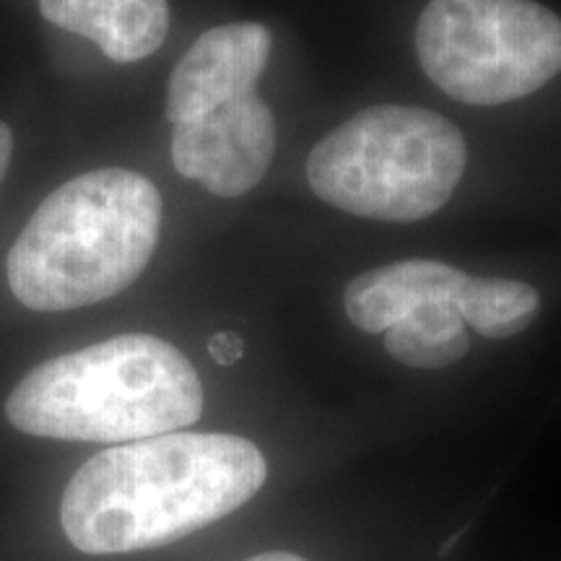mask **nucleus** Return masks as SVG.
I'll list each match as a JSON object with an SVG mask.
<instances>
[{
  "label": "nucleus",
  "mask_w": 561,
  "mask_h": 561,
  "mask_svg": "<svg viewBox=\"0 0 561 561\" xmlns=\"http://www.w3.org/2000/svg\"><path fill=\"white\" fill-rule=\"evenodd\" d=\"M268 479L250 439L170 432L110 447L68 481L60 523L89 557L159 549L248 504Z\"/></svg>",
  "instance_id": "obj_1"
},
{
  "label": "nucleus",
  "mask_w": 561,
  "mask_h": 561,
  "mask_svg": "<svg viewBox=\"0 0 561 561\" xmlns=\"http://www.w3.org/2000/svg\"><path fill=\"white\" fill-rule=\"evenodd\" d=\"M198 371L172 343L125 333L34 367L5 401L13 430L66 442H128L201 419Z\"/></svg>",
  "instance_id": "obj_2"
},
{
  "label": "nucleus",
  "mask_w": 561,
  "mask_h": 561,
  "mask_svg": "<svg viewBox=\"0 0 561 561\" xmlns=\"http://www.w3.org/2000/svg\"><path fill=\"white\" fill-rule=\"evenodd\" d=\"M161 195L144 174L96 170L39 203L5 263L21 305L62 312L104 301L136 280L157 250Z\"/></svg>",
  "instance_id": "obj_3"
},
{
  "label": "nucleus",
  "mask_w": 561,
  "mask_h": 561,
  "mask_svg": "<svg viewBox=\"0 0 561 561\" xmlns=\"http://www.w3.org/2000/svg\"><path fill=\"white\" fill-rule=\"evenodd\" d=\"M466 138L432 110L377 104L339 125L307 159L328 206L375 221H421L453 198L466 172Z\"/></svg>",
  "instance_id": "obj_4"
},
{
  "label": "nucleus",
  "mask_w": 561,
  "mask_h": 561,
  "mask_svg": "<svg viewBox=\"0 0 561 561\" xmlns=\"http://www.w3.org/2000/svg\"><path fill=\"white\" fill-rule=\"evenodd\" d=\"M416 53L453 100L494 107L561 73V19L533 0H430Z\"/></svg>",
  "instance_id": "obj_5"
},
{
  "label": "nucleus",
  "mask_w": 561,
  "mask_h": 561,
  "mask_svg": "<svg viewBox=\"0 0 561 561\" xmlns=\"http://www.w3.org/2000/svg\"><path fill=\"white\" fill-rule=\"evenodd\" d=\"M276 153V117L252 91L198 121L174 125L172 164L219 198H240L268 172Z\"/></svg>",
  "instance_id": "obj_6"
},
{
  "label": "nucleus",
  "mask_w": 561,
  "mask_h": 561,
  "mask_svg": "<svg viewBox=\"0 0 561 561\" xmlns=\"http://www.w3.org/2000/svg\"><path fill=\"white\" fill-rule=\"evenodd\" d=\"M273 34L263 24H224L208 30L182 55L167 87V117L185 125L237 96L252 94L268 66Z\"/></svg>",
  "instance_id": "obj_7"
},
{
  "label": "nucleus",
  "mask_w": 561,
  "mask_h": 561,
  "mask_svg": "<svg viewBox=\"0 0 561 561\" xmlns=\"http://www.w3.org/2000/svg\"><path fill=\"white\" fill-rule=\"evenodd\" d=\"M39 11L115 62L149 58L170 32V0H39Z\"/></svg>",
  "instance_id": "obj_8"
},
{
  "label": "nucleus",
  "mask_w": 561,
  "mask_h": 561,
  "mask_svg": "<svg viewBox=\"0 0 561 561\" xmlns=\"http://www.w3.org/2000/svg\"><path fill=\"white\" fill-rule=\"evenodd\" d=\"M468 273L439 261H403L362 273L343 291L348 320L364 333H385L437 299H455Z\"/></svg>",
  "instance_id": "obj_9"
},
{
  "label": "nucleus",
  "mask_w": 561,
  "mask_h": 561,
  "mask_svg": "<svg viewBox=\"0 0 561 561\" xmlns=\"http://www.w3.org/2000/svg\"><path fill=\"white\" fill-rule=\"evenodd\" d=\"M466 328L455 299L426 301L385 331V348L392 359L413 369L450 367L471 346Z\"/></svg>",
  "instance_id": "obj_10"
},
{
  "label": "nucleus",
  "mask_w": 561,
  "mask_h": 561,
  "mask_svg": "<svg viewBox=\"0 0 561 561\" xmlns=\"http://www.w3.org/2000/svg\"><path fill=\"white\" fill-rule=\"evenodd\" d=\"M455 305L473 331L486 339H510L530 325L541 310V297L523 280L466 276Z\"/></svg>",
  "instance_id": "obj_11"
},
{
  "label": "nucleus",
  "mask_w": 561,
  "mask_h": 561,
  "mask_svg": "<svg viewBox=\"0 0 561 561\" xmlns=\"http://www.w3.org/2000/svg\"><path fill=\"white\" fill-rule=\"evenodd\" d=\"M208 351L216 359V364H221V367H231V364H237L244 356V341L240 333L221 331L208 341Z\"/></svg>",
  "instance_id": "obj_12"
},
{
  "label": "nucleus",
  "mask_w": 561,
  "mask_h": 561,
  "mask_svg": "<svg viewBox=\"0 0 561 561\" xmlns=\"http://www.w3.org/2000/svg\"><path fill=\"white\" fill-rule=\"evenodd\" d=\"M13 153V133L5 123H0V182H3L5 172H9Z\"/></svg>",
  "instance_id": "obj_13"
},
{
  "label": "nucleus",
  "mask_w": 561,
  "mask_h": 561,
  "mask_svg": "<svg viewBox=\"0 0 561 561\" xmlns=\"http://www.w3.org/2000/svg\"><path fill=\"white\" fill-rule=\"evenodd\" d=\"M248 561H307L297 557V553H289V551H268V553H257V557H252Z\"/></svg>",
  "instance_id": "obj_14"
}]
</instances>
